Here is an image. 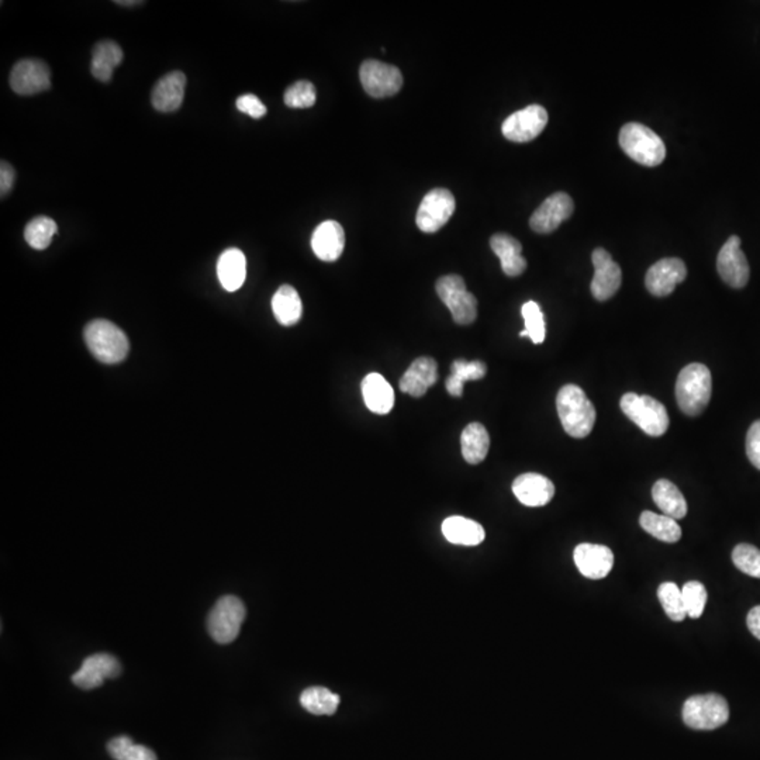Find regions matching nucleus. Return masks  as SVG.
<instances>
[{
  "label": "nucleus",
  "mask_w": 760,
  "mask_h": 760,
  "mask_svg": "<svg viewBox=\"0 0 760 760\" xmlns=\"http://www.w3.org/2000/svg\"><path fill=\"white\" fill-rule=\"evenodd\" d=\"M556 410L566 434L586 438L596 424V409L579 386L566 385L556 396Z\"/></svg>",
  "instance_id": "1"
},
{
  "label": "nucleus",
  "mask_w": 760,
  "mask_h": 760,
  "mask_svg": "<svg viewBox=\"0 0 760 760\" xmlns=\"http://www.w3.org/2000/svg\"><path fill=\"white\" fill-rule=\"evenodd\" d=\"M711 390L710 370L703 363H690L677 378L676 399L680 410L687 416H700L710 403Z\"/></svg>",
  "instance_id": "2"
},
{
  "label": "nucleus",
  "mask_w": 760,
  "mask_h": 760,
  "mask_svg": "<svg viewBox=\"0 0 760 760\" xmlns=\"http://www.w3.org/2000/svg\"><path fill=\"white\" fill-rule=\"evenodd\" d=\"M85 341L92 355L107 365L120 363L130 351V342L125 331L112 321L95 320L87 324Z\"/></svg>",
  "instance_id": "3"
},
{
  "label": "nucleus",
  "mask_w": 760,
  "mask_h": 760,
  "mask_svg": "<svg viewBox=\"0 0 760 760\" xmlns=\"http://www.w3.org/2000/svg\"><path fill=\"white\" fill-rule=\"evenodd\" d=\"M620 146L630 158L645 167H658L666 158L661 137L640 123H628L621 128Z\"/></svg>",
  "instance_id": "4"
},
{
  "label": "nucleus",
  "mask_w": 760,
  "mask_h": 760,
  "mask_svg": "<svg viewBox=\"0 0 760 760\" xmlns=\"http://www.w3.org/2000/svg\"><path fill=\"white\" fill-rule=\"evenodd\" d=\"M620 406L623 413L651 437H661L669 429L666 407L651 396L627 393L621 398Z\"/></svg>",
  "instance_id": "5"
},
{
  "label": "nucleus",
  "mask_w": 760,
  "mask_h": 760,
  "mask_svg": "<svg viewBox=\"0 0 760 760\" xmlns=\"http://www.w3.org/2000/svg\"><path fill=\"white\" fill-rule=\"evenodd\" d=\"M682 715L690 728L713 731L729 720V705L723 695L714 693L693 695L683 705Z\"/></svg>",
  "instance_id": "6"
},
{
  "label": "nucleus",
  "mask_w": 760,
  "mask_h": 760,
  "mask_svg": "<svg viewBox=\"0 0 760 760\" xmlns=\"http://www.w3.org/2000/svg\"><path fill=\"white\" fill-rule=\"evenodd\" d=\"M246 605L237 596H224L218 600L208 617V631L211 638L221 645L231 643L239 635L244 620Z\"/></svg>",
  "instance_id": "7"
},
{
  "label": "nucleus",
  "mask_w": 760,
  "mask_h": 760,
  "mask_svg": "<svg viewBox=\"0 0 760 760\" xmlns=\"http://www.w3.org/2000/svg\"><path fill=\"white\" fill-rule=\"evenodd\" d=\"M435 289L442 303L450 309L456 324L469 326L475 323L478 317V300L472 293L468 292L462 277L447 275L440 278Z\"/></svg>",
  "instance_id": "8"
},
{
  "label": "nucleus",
  "mask_w": 760,
  "mask_h": 760,
  "mask_svg": "<svg viewBox=\"0 0 760 760\" xmlns=\"http://www.w3.org/2000/svg\"><path fill=\"white\" fill-rule=\"evenodd\" d=\"M360 79L365 92L376 99L394 96L403 86L400 69L376 59H368L360 66Z\"/></svg>",
  "instance_id": "9"
},
{
  "label": "nucleus",
  "mask_w": 760,
  "mask_h": 760,
  "mask_svg": "<svg viewBox=\"0 0 760 760\" xmlns=\"http://www.w3.org/2000/svg\"><path fill=\"white\" fill-rule=\"evenodd\" d=\"M456 202L452 193L437 187L424 196L417 210L416 223L422 233H437L452 218Z\"/></svg>",
  "instance_id": "10"
},
{
  "label": "nucleus",
  "mask_w": 760,
  "mask_h": 760,
  "mask_svg": "<svg viewBox=\"0 0 760 760\" xmlns=\"http://www.w3.org/2000/svg\"><path fill=\"white\" fill-rule=\"evenodd\" d=\"M546 125L548 112L542 106L531 105L509 116L502 126V131L512 143H530L542 133Z\"/></svg>",
  "instance_id": "11"
},
{
  "label": "nucleus",
  "mask_w": 760,
  "mask_h": 760,
  "mask_svg": "<svg viewBox=\"0 0 760 760\" xmlns=\"http://www.w3.org/2000/svg\"><path fill=\"white\" fill-rule=\"evenodd\" d=\"M10 86L23 96L40 94L50 89V68L41 59H22L10 72Z\"/></svg>",
  "instance_id": "12"
},
{
  "label": "nucleus",
  "mask_w": 760,
  "mask_h": 760,
  "mask_svg": "<svg viewBox=\"0 0 760 760\" xmlns=\"http://www.w3.org/2000/svg\"><path fill=\"white\" fill-rule=\"evenodd\" d=\"M717 270L721 279L734 289H742L748 285L751 269L748 259L741 249V238L729 237L717 258Z\"/></svg>",
  "instance_id": "13"
},
{
  "label": "nucleus",
  "mask_w": 760,
  "mask_h": 760,
  "mask_svg": "<svg viewBox=\"0 0 760 760\" xmlns=\"http://www.w3.org/2000/svg\"><path fill=\"white\" fill-rule=\"evenodd\" d=\"M592 261L594 265V277L590 285L593 298L600 301L608 300L620 289L621 279H623L620 265L614 262L612 255L608 254L604 248L594 249Z\"/></svg>",
  "instance_id": "14"
},
{
  "label": "nucleus",
  "mask_w": 760,
  "mask_h": 760,
  "mask_svg": "<svg viewBox=\"0 0 760 760\" xmlns=\"http://www.w3.org/2000/svg\"><path fill=\"white\" fill-rule=\"evenodd\" d=\"M573 200L568 193H555L546 198L545 202L531 216L530 227L538 234L552 233L573 215Z\"/></svg>",
  "instance_id": "15"
},
{
  "label": "nucleus",
  "mask_w": 760,
  "mask_h": 760,
  "mask_svg": "<svg viewBox=\"0 0 760 760\" xmlns=\"http://www.w3.org/2000/svg\"><path fill=\"white\" fill-rule=\"evenodd\" d=\"M686 264L679 258H664L652 265L646 272L645 285L656 298L671 295L676 286L686 279Z\"/></svg>",
  "instance_id": "16"
},
{
  "label": "nucleus",
  "mask_w": 760,
  "mask_h": 760,
  "mask_svg": "<svg viewBox=\"0 0 760 760\" xmlns=\"http://www.w3.org/2000/svg\"><path fill=\"white\" fill-rule=\"evenodd\" d=\"M120 662L110 654H95L82 662L81 669L72 676V682L84 690L102 686L106 679L120 676Z\"/></svg>",
  "instance_id": "17"
},
{
  "label": "nucleus",
  "mask_w": 760,
  "mask_h": 760,
  "mask_svg": "<svg viewBox=\"0 0 760 760\" xmlns=\"http://www.w3.org/2000/svg\"><path fill=\"white\" fill-rule=\"evenodd\" d=\"M573 559L579 572L584 577L593 579V581L604 579L614 566V555H613L612 550L604 545H597V543L577 545L573 552Z\"/></svg>",
  "instance_id": "18"
},
{
  "label": "nucleus",
  "mask_w": 760,
  "mask_h": 760,
  "mask_svg": "<svg viewBox=\"0 0 760 760\" xmlns=\"http://www.w3.org/2000/svg\"><path fill=\"white\" fill-rule=\"evenodd\" d=\"M512 493L524 506L542 507L553 499L555 486L540 473H524L512 481Z\"/></svg>",
  "instance_id": "19"
},
{
  "label": "nucleus",
  "mask_w": 760,
  "mask_h": 760,
  "mask_svg": "<svg viewBox=\"0 0 760 760\" xmlns=\"http://www.w3.org/2000/svg\"><path fill=\"white\" fill-rule=\"evenodd\" d=\"M438 380V365L430 357H420L401 376L400 390L411 398H422Z\"/></svg>",
  "instance_id": "20"
},
{
  "label": "nucleus",
  "mask_w": 760,
  "mask_h": 760,
  "mask_svg": "<svg viewBox=\"0 0 760 760\" xmlns=\"http://www.w3.org/2000/svg\"><path fill=\"white\" fill-rule=\"evenodd\" d=\"M311 248L321 261H337L345 248V233L341 224L327 220L317 227L311 237Z\"/></svg>",
  "instance_id": "21"
},
{
  "label": "nucleus",
  "mask_w": 760,
  "mask_h": 760,
  "mask_svg": "<svg viewBox=\"0 0 760 760\" xmlns=\"http://www.w3.org/2000/svg\"><path fill=\"white\" fill-rule=\"evenodd\" d=\"M185 87H187V76L184 72H169L157 82L156 87L152 90V106L158 112H175L184 103Z\"/></svg>",
  "instance_id": "22"
},
{
  "label": "nucleus",
  "mask_w": 760,
  "mask_h": 760,
  "mask_svg": "<svg viewBox=\"0 0 760 760\" xmlns=\"http://www.w3.org/2000/svg\"><path fill=\"white\" fill-rule=\"evenodd\" d=\"M491 247L502 262V269L507 277H520L527 269V261L522 257V247L519 239L509 234H494L491 238Z\"/></svg>",
  "instance_id": "23"
},
{
  "label": "nucleus",
  "mask_w": 760,
  "mask_h": 760,
  "mask_svg": "<svg viewBox=\"0 0 760 760\" xmlns=\"http://www.w3.org/2000/svg\"><path fill=\"white\" fill-rule=\"evenodd\" d=\"M362 396L365 406L375 414L390 413L394 406L393 388L379 373H370L362 380Z\"/></svg>",
  "instance_id": "24"
},
{
  "label": "nucleus",
  "mask_w": 760,
  "mask_h": 760,
  "mask_svg": "<svg viewBox=\"0 0 760 760\" xmlns=\"http://www.w3.org/2000/svg\"><path fill=\"white\" fill-rule=\"evenodd\" d=\"M218 275L227 292H236L247 278V259L238 248L226 249L218 258Z\"/></svg>",
  "instance_id": "25"
},
{
  "label": "nucleus",
  "mask_w": 760,
  "mask_h": 760,
  "mask_svg": "<svg viewBox=\"0 0 760 760\" xmlns=\"http://www.w3.org/2000/svg\"><path fill=\"white\" fill-rule=\"evenodd\" d=\"M442 534L448 542L455 545L476 546L483 542L486 532L479 522L465 519L461 515L448 517L442 522Z\"/></svg>",
  "instance_id": "26"
},
{
  "label": "nucleus",
  "mask_w": 760,
  "mask_h": 760,
  "mask_svg": "<svg viewBox=\"0 0 760 760\" xmlns=\"http://www.w3.org/2000/svg\"><path fill=\"white\" fill-rule=\"evenodd\" d=\"M123 61V51L115 41H100L92 51L90 72L100 82H109L113 72Z\"/></svg>",
  "instance_id": "27"
},
{
  "label": "nucleus",
  "mask_w": 760,
  "mask_h": 760,
  "mask_svg": "<svg viewBox=\"0 0 760 760\" xmlns=\"http://www.w3.org/2000/svg\"><path fill=\"white\" fill-rule=\"evenodd\" d=\"M273 316L285 327L295 326L303 316L300 296L293 286L283 285L272 298Z\"/></svg>",
  "instance_id": "28"
},
{
  "label": "nucleus",
  "mask_w": 760,
  "mask_h": 760,
  "mask_svg": "<svg viewBox=\"0 0 760 760\" xmlns=\"http://www.w3.org/2000/svg\"><path fill=\"white\" fill-rule=\"evenodd\" d=\"M491 448V437L488 430L481 422H471L466 425L461 435V450L463 460L471 465H478L486 460Z\"/></svg>",
  "instance_id": "29"
},
{
  "label": "nucleus",
  "mask_w": 760,
  "mask_h": 760,
  "mask_svg": "<svg viewBox=\"0 0 760 760\" xmlns=\"http://www.w3.org/2000/svg\"><path fill=\"white\" fill-rule=\"evenodd\" d=\"M652 497L662 512L671 519L680 520L686 517L687 503L676 484L661 479L652 488Z\"/></svg>",
  "instance_id": "30"
},
{
  "label": "nucleus",
  "mask_w": 760,
  "mask_h": 760,
  "mask_svg": "<svg viewBox=\"0 0 760 760\" xmlns=\"http://www.w3.org/2000/svg\"><path fill=\"white\" fill-rule=\"evenodd\" d=\"M486 372H488V367L481 360H453L445 388L453 398H461L463 394V385L469 380L483 379Z\"/></svg>",
  "instance_id": "31"
},
{
  "label": "nucleus",
  "mask_w": 760,
  "mask_h": 760,
  "mask_svg": "<svg viewBox=\"0 0 760 760\" xmlns=\"http://www.w3.org/2000/svg\"><path fill=\"white\" fill-rule=\"evenodd\" d=\"M640 524L648 534L664 542L674 543L682 538V528L676 520L664 514L643 512L640 517Z\"/></svg>",
  "instance_id": "32"
},
{
  "label": "nucleus",
  "mask_w": 760,
  "mask_h": 760,
  "mask_svg": "<svg viewBox=\"0 0 760 760\" xmlns=\"http://www.w3.org/2000/svg\"><path fill=\"white\" fill-rule=\"evenodd\" d=\"M339 698L336 693L329 692L326 687H309L300 695V704L304 710L314 715H332L337 713Z\"/></svg>",
  "instance_id": "33"
},
{
  "label": "nucleus",
  "mask_w": 760,
  "mask_h": 760,
  "mask_svg": "<svg viewBox=\"0 0 760 760\" xmlns=\"http://www.w3.org/2000/svg\"><path fill=\"white\" fill-rule=\"evenodd\" d=\"M56 231H58V227H56V221L53 218L40 216V218H33L25 226V238L28 242V246L41 251V249H46L50 247Z\"/></svg>",
  "instance_id": "34"
},
{
  "label": "nucleus",
  "mask_w": 760,
  "mask_h": 760,
  "mask_svg": "<svg viewBox=\"0 0 760 760\" xmlns=\"http://www.w3.org/2000/svg\"><path fill=\"white\" fill-rule=\"evenodd\" d=\"M658 599L667 617L671 618L672 621L680 623L686 618V604H684V599H683L682 589L676 583H674V582L662 583L658 589Z\"/></svg>",
  "instance_id": "35"
},
{
  "label": "nucleus",
  "mask_w": 760,
  "mask_h": 760,
  "mask_svg": "<svg viewBox=\"0 0 760 760\" xmlns=\"http://www.w3.org/2000/svg\"><path fill=\"white\" fill-rule=\"evenodd\" d=\"M110 756L116 760H157L156 754L143 745L134 744L128 736H117L107 744Z\"/></svg>",
  "instance_id": "36"
},
{
  "label": "nucleus",
  "mask_w": 760,
  "mask_h": 760,
  "mask_svg": "<svg viewBox=\"0 0 760 760\" xmlns=\"http://www.w3.org/2000/svg\"><path fill=\"white\" fill-rule=\"evenodd\" d=\"M522 319H524L525 332L534 344H542L546 336L545 319L540 304L535 301H527L522 306Z\"/></svg>",
  "instance_id": "37"
},
{
  "label": "nucleus",
  "mask_w": 760,
  "mask_h": 760,
  "mask_svg": "<svg viewBox=\"0 0 760 760\" xmlns=\"http://www.w3.org/2000/svg\"><path fill=\"white\" fill-rule=\"evenodd\" d=\"M734 565L748 576L760 579V550L749 543H739L733 551Z\"/></svg>",
  "instance_id": "38"
},
{
  "label": "nucleus",
  "mask_w": 760,
  "mask_h": 760,
  "mask_svg": "<svg viewBox=\"0 0 760 760\" xmlns=\"http://www.w3.org/2000/svg\"><path fill=\"white\" fill-rule=\"evenodd\" d=\"M316 87L311 82L299 81L289 86L285 92V105L292 109H308L316 103Z\"/></svg>",
  "instance_id": "39"
},
{
  "label": "nucleus",
  "mask_w": 760,
  "mask_h": 760,
  "mask_svg": "<svg viewBox=\"0 0 760 760\" xmlns=\"http://www.w3.org/2000/svg\"><path fill=\"white\" fill-rule=\"evenodd\" d=\"M683 599L690 618H700L707 604V590L700 582H687L682 589Z\"/></svg>",
  "instance_id": "40"
},
{
  "label": "nucleus",
  "mask_w": 760,
  "mask_h": 760,
  "mask_svg": "<svg viewBox=\"0 0 760 760\" xmlns=\"http://www.w3.org/2000/svg\"><path fill=\"white\" fill-rule=\"evenodd\" d=\"M746 455L752 465L760 471V420L751 425L746 435Z\"/></svg>",
  "instance_id": "41"
},
{
  "label": "nucleus",
  "mask_w": 760,
  "mask_h": 760,
  "mask_svg": "<svg viewBox=\"0 0 760 760\" xmlns=\"http://www.w3.org/2000/svg\"><path fill=\"white\" fill-rule=\"evenodd\" d=\"M237 109L254 118H261L267 115V107L255 95H242L237 99Z\"/></svg>",
  "instance_id": "42"
},
{
  "label": "nucleus",
  "mask_w": 760,
  "mask_h": 760,
  "mask_svg": "<svg viewBox=\"0 0 760 760\" xmlns=\"http://www.w3.org/2000/svg\"><path fill=\"white\" fill-rule=\"evenodd\" d=\"M15 179H16V172L13 169L12 165L9 162H2V165H0V193L4 198L12 190Z\"/></svg>",
  "instance_id": "43"
},
{
  "label": "nucleus",
  "mask_w": 760,
  "mask_h": 760,
  "mask_svg": "<svg viewBox=\"0 0 760 760\" xmlns=\"http://www.w3.org/2000/svg\"><path fill=\"white\" fill-rule=\"evenodd\" d=\"M746 624H748L752 635L756 636L757 640L760 641V605H756L749 612Z\"/></svg>",
  "instance_id": "44"
},
{
  "label": "nucleus",
  "mask_w": 760,
  "mask_h": 760,
  "mask_svg": "<svg viewBox=\"0 0 760 760\" xmlns=\"http://www.w3.org/2000/svg\"><path fill=\"white\" fill-rule=\"evenodd\" d=\"M116 4L120 5V6H125V5H128V6H133V5H140L141 2H116Z\"/></svg>",
  "instance_id": "45"
}]
</instances>
